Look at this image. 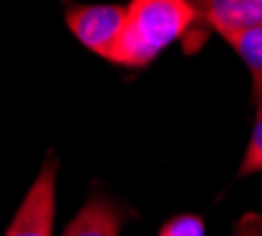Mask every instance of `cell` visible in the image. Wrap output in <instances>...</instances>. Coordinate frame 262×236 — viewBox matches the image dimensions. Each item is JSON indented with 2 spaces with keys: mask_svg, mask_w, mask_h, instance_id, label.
<instances>
[{
  "mask_svg": "<svg viewBox=\"0 0 262 236\" xmlns=\"http://www.w3.org/2000/svg\"><path fill=\"white\" fill-rule=\"evenodd\" d=\"M229 45L236 50V55L244 59L246 69L253 78V97L260 102L262 99V26L248 29L244 33L229 38Z\"/></svg>",
  "mask_w": 262,
  "mask_h": 236,
  "instance_id": "obj_6",
  "label": "cell"
},
{
  "mask_svg": "<svg viewBox=\"0 0 262 236\" xmlns=\"http://www.w3.org/2000/svg\"><path fill=\"white\" fill-rule=\"evenodd\" d=\"M123 210L106 196H90L61 236H121Z\"/></svg>",
  "mask_w": 262,
  "mask_h": 236,
  "instance_id": "obj_5",
  "label": "cell"
},
{
  "mask_svg": "<svg viewBox=\"0 0 262 236\" xmlns=\"http://www.w3.org/2000/svg\"><path fill=\"white\" fill-rule=\"evenodd\" d=\"M196 14H201L220 36L229 40L236 33L262 26V0H210L201 10L196 7Z\"/></svg>",
  "mask_w": 262,
  "mask_h": 236,
  "instance_id": "obj_4",
  "label": "cell"
},
{
  "mask_svg": "<svg viewBox=\"0 0 262 236\" xmlns=\"http://www.w3.org/2000/svg\"><path fill=\"white\" fill-rule=\"evenodd\" d=\"M232 236H262V212H246L234 224Z\"/></svg>",
  "mask_w": 262,
  "mask_h": 236,
  "instance_id": "obj_9",
  "label": "cell"
},
{
  "mask_svg": "<svg viewBox=\"0 0 262 236\" xmlns=\"http://www.w3.org/2000/svg\"><path fill=\"white\" fill-rule=\"evenodd\" d=\"M196 5L184 0H135L125 7V24L109 61L144 67L196 22Z\"/></svg>",
  "mask_w": 262,
  "mask_h": 236,
  "instance_id": "obj_1",
  "label": "cell"
},
{
  "mask_svg": "<svg viewBox=\"0 0 262 236\" xmlns=\"http://www.w3.org/2000/svg\"><path fill=\"white\" fill-rule=\"evenodd\" d=\"M57 173L59 161L48 154L36 180L19 203L5 236H52L57 208Z\"/></svg>",
  "mask_w": 262,
  "mask_h": 236,
  "instance_id": "obj_2",
  "label": "cell"
},
{
  "mask_svg": "<svg viewBox=\"0 0 262 236\" xmlns=\"http://www.w3.org/2000/svg\"><path fill=\"white\" fill-rule=\"evenodd\" d=\"M159 236H206V224L199 215H177L161 227Z\"/></svg>",
  "mask_w": 262,
  "mask_h": 236,
  "instance_id": "obj_8",
  "label": "cell"
},
{
  "mask_svg": "<svg viewBox=\"0 0 262 236\" xmlns=\"http://www.w3.org/2000/svg\"><path fill=\"white\" fill-rule=\"evenodd\" d=\"M125 24L121 5H78L67 10V26L76 40L95 55L109 59Z\"/></svg>",
  "mask_w": 262,
  "mask_h": 236,
  "instance_id": "obj_3",
  "label": "cell"
},
{
  "mask_svg": "<svg viewBox=\"0 0 262 236\" xmlns=\"http://www.w3.org/2000/svg\"><path fill=\"white\" fill-rule=\"evenodd\" d=\"M255 173H262V99H260V106H257L255 123H253L248 149H246L241 168H238V177L255 175Z\"/></svg>",
  "mask_w": 262,
  "mask_h": 236,
  "instance_id": "obj_7",
  "label": "cell"
}]
</instances>
